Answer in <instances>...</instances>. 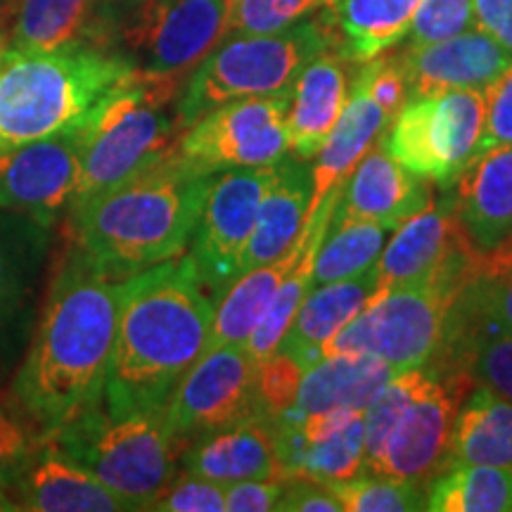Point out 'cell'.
<instances>
[{
  "label": "cell",
  "instance_id": "obj_1",
  "mask_svg": "<svg viewBox=\"0 0 512 512\" xmlns=\"http://www.w3.org/2000/svg\"><path fill=\"white\" fill-rule=\"evenodd\" d=\"M121 280L79 247L48 287L31 347L12 380V399L43 439L102 403L119 320Z\"/></svg>",
  "mask_w": 512,
  "mask_h": 512
},
{
  "label": "cell",
  "instance_id": "obj_2",
  "mask_svg": "<svg viewBox=\"0 0 512 512\" xmlns=\"http://www.w3.org/2000/svg\"><path fill=\"white\" fill-rule=\"evenodd\" d=\"M214 299L190 259L164 261L121 280L119 320L102 406L110 415L159 413L207 351Z\"/></svg>",
  "mask_w": 512,
  "mask_h": 512
},
{
  "label": "cell",
  "instance_id": "obj_3",
  "mask_svg": "<svg viewBox=\"0 0 512 512\" xmlns=\"http://www.w3.org/2000/svg\"><path fill=\"white\" fill-rule=\"evenodd\" d=\"M211 176L174 150L69 209L74 245L114 280L176 259L195 233Z\"/></svg>",
  "mask_w": 512,
  "mask_h": 512
},
{
  "label": "cell",
  "instance_id": "obj_4",
  "mask_svg": "<svg viewBox=\"0 0 512 512\" xmlns=\"http://www.w3.org/2000/svg\"><path fill=\"white\" fill-rule=\"evenodd\" d=\"M131 72V62L110 48H8L0 57V150L74 131Z\"/></svg>",
  "mask_w": 512,
  "mask_h": 512
},
{
  "label": "cell",
  "instance_id": "obj_5",
  "mask_svg": "<svg viewBox=\"0 0 512 512\" xmlns=\"http://www.w3.org/2000/svg\"><path fill=\"white\" fill-rule=\"evenodd\" d=\"M185 81L131 72L79 126V183L69 209L176 150V105Z\"/></svg>",
  "mask_w": 512,
  "mask_h": 512
},
{
  "label": "cell",
  "instance_id": "obj_6",
  "mask_svg": "<svg viewBox=\"0 0 512 512\" xmlns=\"http://www.w3.org/2000/svg\"><path fill=\"white\" fill-rule=\"evenodd\" d=\"M48 439L100 479L128 510H152L176 479L185 448L171 434L164 411L110 415L102 403Z\"/></svg>",
  "mask_w": 512,
  "mask_h": 512
},
{
  "label": "cell",
  "instance_id": "obj_7",
  "mask_svg": "<svg viewBox=\"0 0 512 512\" xmlns=\"http://www.w3.org/2000/svg\"><path fill=\"white\" fill-rule=\"evenodd\" d=\"M332 48L323 10L271 34L226 36L192 69L176 105L181 131L226 102L290 91L294 79Z\"/></svg>",
  "mask_w": 512,
  "mask_h": 512
},
{
  "label": "cell",
  "instance_id": "obj_8",
  "mask_svg": "<svg viewBox=\"0 0 512 512\" xmlns=\"http://www.w3.org/2000/svg\"><path fill=\"white\" fill-rule=\"evenodd\" d=\"M477 273H482V259L472 256L427 280L394 287L351 318L325 344L323 356L370 354L389 363L396 373L427 366L444 337L453 299Z\"/></svg>",
  "mask_w": 512,
  "mask_h": 512
},
{
  "label": "cell",
  "instance_id": "obj_9",
  "mask_svg": "<svg viewBox=\"0 0 512 512\" xmlns=\"http://www.w3.org/2000/svg\"><path fill=\"white\" fill-rule=\"evenodd\" d=\"M484 124V91H446L408 100L389 126L384 145L408 171L446 190L482 152Z\"/></svg>",
  "mask_w": 512,
  "mask_h": 512
},
{
  "label": "cell",
  "instance_id": "obj_10",
  "mask_svg": "<svg viewBox=\"0 0 512 512\" xmlns=\"http://www.w3.org/2000/svg\"><path fill=\"white\" fill-rule=\"evenodd\" d=\"M228 12V0H152L119 29L114 50L131 62L133 72L188 81L226 38Z\"/></svg>",
  "mask_w": 512,
  "mask_h": 512
},
{
  "label": "cell",
  "instance_id": "obj_11",
  "mask_svg": "<svg viewBox=\"0 0 512 512\" xmlns=\"http://www.w3.org/2000/svg\"><path fill=\"white\" fill-rule=\"evenodd\" d=\"M287 107L290 91L214 107L181 133L176 155L209 176L278 164L292 155Z\"/></svg>",
  "mask_w": 512,
  "mask_h": 512
},
{
  "label": "cell",
  "instance_id": "obj_12",
  "mask_svg": "<svg viewBox=\"0 0 512 512\" xmlns=\"http://www.w3.org/2000/svg\"><path fill=\"white\" fill-rule=\"evenodd\" d=\"M273 171L275 164L228 169L211 176L200 221L190 240L188 259L197 280L214 302L240 275L242 256L252 240Z\"/></svg>",
  "mask_w": 512,
  "mask_h": 512
},
{
  "label": "cell",
  "instance_id": "obj_13",
  "mask_svg": "<svg viewBox=\"0 0 512 512\" xmlns=\"http://www.w3.org/2000/svg\"><path fill=\"white\" fill-rule=\"evenodd\" d=\"M430 368V366H427ZM475 382L467 373H437L413 396L366 470L430 489L444 472L456 415Z\"/></svg>",
  "mask_w": 512,
  "mask_h": 512
},
{
  "label": "cell",
  "instance_id": "obj_14",
  "mask_svg": "<svg viewBox=\"0 0 512 512\" xmlns=\"http://www.w3.org/2000/svg\"><path fill=\"white\" fill-rule=\"evenodd\" d=\"M259 413L256 363L235 344L204 351L164 408L166 425L183 446Z\"/></svg>",
  "mask_w": 512,
  "mask_h": 512
},
{
  "label": "cell",
  "instance_id": "obj_15",
  "mask_svg": "<svg viewBox=\"0 0 512 512\" xmlns=\"http://www.w3.org/2000/svg\"><path fill=\"white\" fill-rule=\"evenodd\" d=\"M79 183V128L0 150V209L50 226Z\"/></svg>",
  "mask_w": 512,
  "mask_h": 512
},
{
  "label": "cell",
  "instance_id": "obj_16",
  "mask_svg": "<svg viewBox=\"0 0 512 512\" xmlns=\"http://www.w3.org/2000/svg\"><path fill=\"white\" fill-rule=\"evenodd\" d=\"M451 188L460 228L484 261L482 273L512 266V145L479 152Z\"/></svg>",
  "mask_w": 512,
  "mask_h": 512
},
{
  "label": "cell",
  "instance_id": "obj_17",
  "mask_svg": "<svg viewBox=\"0 0 512 512\" xmlns=\"http://www.w3.org/2000/svg\"><path fill=\"white\" fill-rule=\"evenodd\" d=\"M472 256L479 254L467 242L453 207V195L448 192L441 202H432L413 219L401 223L387 240L375 261L377 292L370 306L394 287L427 280Z\"/></svg>",
  "mask_w": 512,
  "mask_h": 512
},
{
  "label": "cell",
  "instance_id": "obj_18",
  "mask_svg": "<svg viewBox=\"0 0 512 512\" xmlns=\"http://www.w3.org/2000/svg\"><path fill=\"white\" fill-rule=\"evenodd\" d=\"M384 138L370 147L342 183L328 228L344 223H380L396 230L434 202L430 181L396 162Z\"/></svg>",
  "mask_w": 512,
  "mask_h": 512
},
{
  "label": "cell",
  "instance_id": "obj_19",
  "mask_svg": "<svg viewBox=\"0 0 512 512\" xmlns=\"http://www.w3.org/2000/svg\"><path fill=\"white\" fill-rule=\"evenodd\" d=\"M401 60L411 95L408 100H418L463 88L486 91L510 67L512 55L475 27L430 46H406Z\"/></svg>",
  "mask_w": 512,
  "mask_h": 512
},
{
  "label": "cell",
  "instance_id": "obj_20",
  "mask_svg": "<svg viewBox=\"0 0 512 512\" xmlns=\"http://www.w3.org/2000/svg\"><path fill=\"white\" fill-rule=\"evenodd\" d=\"M181 465L183 472L221 486L245 479L287 482L278 456L275 422L264 413L190 441L181 453Z\"/></svg>",
  "mask_w": 512,
  "mask_h": 512
},
{
  "label": "cell",
  "instance_id": "obj_21",
  "mask_svg": "<svg viewBox=\"0 0 512 512\" xmlns=\"http://www.w3.org/2000/svg\"><path fill=\"white\" fill-rule=\"evenodd\" d=\"M354 67L356 62L328 48L313 57L294 79L287 107V136L294 157L311 162L325 145L347 105Z\"/></svg>",
  "mask_w": 512,
  "mask_h": 512
},
{
  "label": "cell",
  "instance_id": "obj_22",
  "mask_svg": "<svg viewBox=\"0 0 512 512\" xmlns=\"http://www.w3.org/2000/svg\"><path fill=\"white\" fill-rule=\"evenodd\" d=\"M22 510L34 512H117L128 510L100 479L74 463L53 441L46 439L17 477Z\"/></svg>",
  "mask_w": 512,
  "mask_h": 512
},
{
  "label": "cell",
  "instance_id": "obj_23",
  "mask_svg": "<svg viewBox=\"0 0 512 512\" xmlns=\"http://www.w3.org/2000/svg\"><path fill=\"white\" fill-rule=\"evenodd\" d=\"M377 292L375 266L354 278L325 283L309 290L294 316L290 330L285 332L278 351H283L304 370L323 358L325 344L337 335L351 318L366 311Z\"/></svg>",
  "mask_w": 512,
  "mask_h": 512
},
{
  "label": "cell",
  "instance_id": "obj_24",
  "mask_svg": "<svg viewBox=\"0 0 512 512\" xmlns=\"http://www.w3.org/2000/svg\"><path fill=\"white\" fill-rule=\"evenodd\" d=\"M389 126H392V119L387 117V112L370 98L361 83L356 79L351 81L347 105L339 114L325 145L311 159L309 216L332 190L347 181L370 147L387 136Z\"/></svg>",
  "mask_w": 512,
  "mask_h": 512
},
{
  "label": "cell",
  "instance_id": "obj_25",
  "mask_svg": "<svg viewBox=\"0 0 512 512\" xmlns=\"http://www.w3.org/2000/svg\"><path fill=\"white\" fill-rule=\"evenodd\" d=\"M484 335H512V266L494 273H477L448 309L444 337L427 366L451 373L458 358Z\"/></svg>",
  "mask_w": 512,
  "mask_h": 512
},
{
  "label": "cell",
  "instance_id": "obj_26",
  "mask_svg": "<svg viewBox=\"0 0 512 512\" xmlns=\"http://www.w3.org/2000/svg\"><path fill=\"white\" fill-rule=\"evenodd\" d=\"M311 233L313 219L309 216L299 238L292 242V247L285 254L268 261V264L249 268V271L240 273L230 283L228 290L223 292V297L214 302V320H211L207 349L226 347V344L245 347L247 339L256 330V325L266 316L278 287L283 285V280L290 275L294 264L299 261V256H302L304 247L309 245Z\"/></svg>",
  "mask_w": 512,
  "mask_h": 512
},
{
  "label": "cell",
  "instance_id": "obj_27",
  "mask_svg": "<svg viewBox=\"0 0 512 512\" xmlns=\"http://www.w3.org/2000/svg\"><path fill=\"white\" fill-rule=\"evenodd\" d=\"M309 202L311 164L294 155L280 159L261 200L259 219L242 256L240 273L268 264L292 247L309 219Z\"/></svg>",
  "mask_w": 512,
  "mask_h": 512
},
{
  "label": "cell",
  "instance_id": "obj_28",
  "mask_svg": "<svg viewBox=\"0 0 512 512\" xmlns=\"http://www.w3.org/2000/svg\"><path fill=\"white\" fill-rule=\"evenodd\" d=\"M396 375V370L382 358L370 354H330L316 366L304 370L297 403L285 418L299 420L309 413L349 408L366 411L375 394Z\"/></svg>",
  "mask_w": 512,
  "mask_h": 512
},
{
  "label": "cell",
  "instance_id": "obj_29",
  "mask_svg": "<svg viewBox=\"0 0 512 512\" xmlns=\"http://www.w3.org/2000/svg\"><path fill=\"white\" fill-rule=\"evenodd\" d=\"M422 0H330L323 8L332 48L361 64L399 46Z\"/></svg>",
  "mask_w": 512,
  "mask_h": 512
},
{
  "label": "cell",
  "instance_id": "obj_30",
  "mask_svg": "<svg viewBox=\"0 0 512 512\" xmlns=\"http://www.w3.org/2000/svg\"><path fill=\"white\" fill-rule=\"evenodd\" d=\"M3 10L8 17L10 50L55 53L76 46H98L95 0H12Z\"/></svg>",
  "mask_w": 512,
  "mask_h": 512
},
{
  "label": "cell",
  "instance_id": "obj_31",
  "mask_svg": "<svg viewBox=\"0 0 512 512\" xmlns=\"http://www.w3.org/2000/svg\"><path fill=\"white\" fill-rule=\"evenodd\" d=\"M460 465L512 470V403L475 384L453 422L444 472Z\"/></svg>",
  "mask_w": 512,
  "mask_h": 512
},
{
  "label": "cell",
  "instance_id": "obj_32",
  "mask_svg": "<svg viewBox=\"0 0 512 512\" xmlns=\"http://www.w3.org/2000/svg\"><path fill=\"white\" fill-rule=\"evenodd\" d=\"M275 441L287 479L313 477L320 482H342L363 472V458H366L363 413L320 441H299L275 425Z\"/></svg>",
  "mask_w": 512,
  "mask_h": 512
},
{
  "label": "cell",
  "instance_id": "obj_33",
  "mask_svg": "<svg viewBox=\"0 0 512 512\" xmlns=\"http://www.w3.org/2000/svg\"><path fill=\"white\" fill-rule=\"evenodd\" d=\"M432 512H512V470L460 465L441 472L427 489Z\"/></svg>",
  "mask_w": 512,
  "mask_h": 512
},
{
  "label": "cell",
  "instance_id": "obj_34",
  "mask_svg": "<svg viewBox=\"0 0 512 512\" xmlns=\"http://www.w3.org/2000/svg\"><path fill=\"white\" fill-rule=\"evenodd\" d=\"M389 233L394 230L380 223H344L328 228L313 261L311 290L325 283L354 278L373 268L387 245Z\"/></svg>",
  "mask_w": 512,
  "mask_h": 512
},
{
  "label": "cell",
  "instance_id": "obj_35",
  "mask_svg": "<svg viewBox=\"0 0 512 512\" xmlns=\"http://www.w3.org/2000/svg\"><path fill=\"white\" fill-rule=\"evenodd\" d=\"M46 226L29 216L0 209V323L15 311Z\"/></svg>",
  "mask_w": 512,
  "mask_h": 512
},
{
  "label": "cell",
  "instance_id": "obj_36",
  "mask_svg": "<svg viewBox=\"0 0 512 512\" xmlns=\"http://www.w3.org/2000/svg\"><path fill=\"white\" fill-rule=\"evenodd\" d=\"M342 503V512H413L427 510L425 486L363 470L358 475L328 482Z\"/></svg>",
  "mask_w": 512,
  "mask_h": 512
},
{
  "label": "cell",
  "instance_id": "obj_37",
  "mask_svg": "<svg viewBox=\"0 0 512 512\" xmlns=\"http://www.w3.org/2000/svg\"><path fill=\"white\" fill-rule=\"evenodd\" d=\"M330 0H235L228 12L226 36L271 34L323 10Z\"/></svg>",
  "mask_w": 512,
  "mask_h": 512
},
{
  "label": "cell",
  "instance_id": "obj_38",
  "mask_svg": "<svg viewBox=\"0 0 512 512\" xmlns=\"http://www.w3.org/2000/svg\"><path fill=\"white\" fill-rule=\"evenodd\" d=\"M451 373H467L479 387L512 403V335H484L475 339Z\"/></svg>",
  "mask_w": 512,
  "mask_h": 512
},
{
  "label": "cell",
  "instance_id": "obj_39",
  "mask_svg": "<svg viewBox=\"0 0 512 512\" xmlns=\"http://www.w3.org/2000/svg\"><path fill=\"white\" fill-rule=\"evenodd\" d=\"M304 368L283 351H275L266 361L256 363V399L266 418L280 420L297 403Z\"/></svg>",
  "mask_w": 512,
  "mask_h": 512
},
{
  "label": "cell",
  "instance_id": "obj_40",
  "mask_svg": "<svg viewBox=\"0 0 512 512\" xmlns=\"http://www.w3.org/2000/svg\"><path fill=\"white\" fill-rule=\"evenodd\" d=\"M475 29L472 0H422L408 29V48H422Z\"/></svg>",
  "mask_w": 512,
  "mask_h": 512
},
{
  "label": "cell",
  "instance_id": "obj_41",
  "mask_svg": "<svg viewBox=\"0 0 512 512\" xmlns=\"http://www.w3.org/2000/svg\"><path fill=\"white\" fill-rule=\"evenodd\" d=\"M354 79L366 88L370 98L387 112L389 119L399 117V112L406 107L408 79L403 69L401 50H387V53L373 57V60L356 64Z\"/></svg>",
  "mask_w": 512,
  "mask_h": 512
},
{
  "label": "cell",
  "instance_id": "obj_42",
  "mask_svg": "<svg viewBox=\"0 0 512 512\" xmlns=\"http://www.w3.org/2000/svg\"><path fill=\"white\" fill-rule=\"evenodd\" d=\"M41 434L24 418L22 411L0 406V489L15 486L31 456L43 444Z\"/></svg>",
  "mask_w": 512,
  "mask_h": 512
},
{
  "label": "cell",
  "instance_id": "obj_43",
  "mask_svg": "<svg viewBox=\"0 0 512 512\" xmlns=\"http://www.w3.org/2000/svg\"><path fill=\"white\" fill-rule=\"evenodd\" d=\"M159 512H226V486L183 472L157 498Z\"/></svg>",
  "mask_w": 512,
  "mask_h": 512
},
{
  "label": "cell",
  "instance_id": "obj_44",
  "mask_svg": "<svg viewBox=\"0 0 512 512\" xmlns=\"http://www.w3.org/2000/svg\"><path fill=\"white\" fill-rule=\"evenodd\" d=\"M486 124L482 150L496 145H512V64L484 91Z\"/></svg>",
  "mask_w": 512,
  "mask_h": 512
},
{
  "label": "cell",
  "instance_id": "obj_45",
  "mask_svg": "<svg viewBox=\"0 0 512 512\" xmlns=\"http://www.w3.org/2000/svg\"><path fill=\"white\" fill-rule=\"evenodd\" d=\"M278 512H342V503L332 494L328 482L313 477H290L280 491Z\"/></svg>",
  "mask_w": 512,
  "mask_h": 512
},
{
  "label": "cell",
  "instance_id": "obj_46",
  "mask_svg": "<svg viewBox=\"0 0 512 512\" xmlns=\"http://www.w3.org/2000/svg\"><path fill=\"white\" fill-rule=\"evenodd\" d=\"M285 482L275 479H245L226 486V512H266L275 510Z\"/></svg>",
  "mask_w": 512,
  "mask_h": 512
},
{
  "label": "cell",
  "instance_id": "obj_47",
  "mask_svg": "<svg viewBox=\"0 0 512 512\" xmlns=\"http://www.w3.org/2000/svg\"><path fill=\"white\" fill-rule=\"evenodd\" d=\"M152 0H95V38L98 46L114 50V38Z\"/></svg>",
  "mask_w": 512,
  "mask_h": 512
},
{
  "label": "cell",
  "instance_id": "obj_48",
  "mask_svg": "<svg viewBox=\"0 0 512 512\" xmlns=\"http://www.w3.org/2000/svg\"><path fill=\"white\" fill-rule=\"evenodd\" d=\"M475 27L512 55V0H472Z\"/></svg>",
  "mask_w": 512,
  "mask_h": 512
},
{
  "label": "cell",
  "instance_id": "obj_49",
  "mask_svg": "<svg viewBox=\"0 0 512 512\" xmlns=\"http://www.w3.org/2000/svg\"><path fill=\"white\" fill-rule=\"evenodd\" d=\"M8 50V17H5V10H0V57Z\"/></svg>",
  "mask_w": 512,
  "mask_h": 512
},
{
  "label": "cell",
  "instance_id": "obj_50",
  "mask_svg": "<svg viewBox=\"0 0 512 512\" xmlns=\"http://www.w3.org/2000/svg\"><path fill=\"white\" fill-rule=\"evenodd\" d=\"M0 510H17V505H15V501H12V498L5 494V489H0Z\"/></svg>",
  "mask_w": 512,
  "mask_h": 512
},
{
  "label": "cell",
  "instance_id": "obj_51",
  "mask_svg": "<svg viewBox=\"0 0 512 512\" xmlns=\"http://www.w3.org/2000/svg\"><path fill=\"white\" fill-rule=\"evenodd\" d=\"M10 3H12V0H0V10H3V8H8Z\"/></svg>",
  "mask_w": 512,
  "mask_h": 512
},
{
  "label": "cell",
  "instance_id": "obj_52",
  "mask_svg": "<svg viewBox=\"0 0 512 512\" xmlns=\"http://www.w3.org/2000/svg\"><path fill=\"white\" fill-rule=\"evenodd\" d=\"M228 3H230V5H233V3H235V0H228Z\"/></svg>",
  "mask_w": 512,
  "mask_h": 512
}]
</instances>
